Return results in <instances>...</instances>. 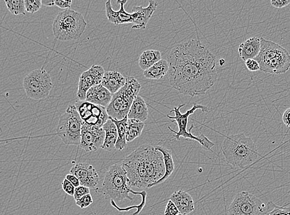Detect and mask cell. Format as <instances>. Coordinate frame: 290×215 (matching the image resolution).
<instances>
[{
    "label": "cell",
    "instance_id": "obj_1",
    "mask_svg": "<svg viewBox=\"0 0 290 215\" xmlns=\"http://www.w3.org/2000/svg\"><path fill=\"white\" fill-rule=\"evenodd\" d=\"M169 82L183 95H204L218 79L216 57L199 40L175 46L168 57Z\"/></svg>",
    "mask_w": 290,
    "mask_h": 215
},
{
    "label": "cell",
    "instance_id": "obj_2",
    "mask_svg": "<svg viewBox=\"0 0 290 215\" xmlns=\"http://www.w3.org/2000/svg\"><path fill=\"white\" fill-rule=\"evenodd\" d=\"M131 187L151 188L165 174L163 156L151 145H141L122 162Z\"/></svg>",
    "mask_w": 290,
    "mask_h": 215
},
{
    "label": "cell",
    "instance_id": "obj_3",
    "mask_svg": "<svg viewBox=\"0 0 290 215\" xmlns=\"http://www.w3.org/2000/svg\"><path fill=\"white\" fill-rule=\"evenodd\" d=\"M222 150L226 162L235 168L248 167L259 157L253 140L243 133L226 137Z\"/></svg>",
    "mask_w": 290,
    "mask_h": 215
},
{
    "label": "cell",
    "instance_id": "obj_4",
    "mask_svg": "<svg viewBox=\"0 0 290 215\" xmlns=\"http://www.w3.org/2000/svg\"><path fill=\"white\" fill-rule=\"evenodd\" d=\"M129 180L122 162L116 163L108 168L106 172L102 183V191L106 199L119 203L128 199L133 200L130 194L140 195L141 201H146L147 193L146 191L135 192L132 190Z\"/></svg>",
    "mask_w": 290,
    "mask_h": 215
},
{
    "label": "cell",
    "instance_id": "obj_5",
    "mask_svg": "<svg viewBox=\"0 0 290 215\" xmlns=\"http://www.w3.org/2000/svg\"><path fill=\"white\" fill-rule=\"evenodd\" d=\"M86 26L87 22L81 13L68 9L57 14L53 24V32L60 41H75L81 37Z\"/></svg>",
    "mask_w": 290,
    "mask_h": 215
},
{
    "label": "cell",
    "instance_id": "obj_6",
    "mask_svg": "<svg viewBox=\"0 0 290 215\" xmlns=\"http://www.w3.org/2000/svg\"><path fill=\"white\" fill-rule=\"evenodd\" d=\"M185 105V104H183L179 106V107L174 108L173 110H171L170 113H173L175 116H170L169 115L166 116L169 119L173 120L172 122H176L178 127H179V131L173 130L170 127H168L169 130L174 133L173 137L177 140H180L182 137H183L186 140H195V141L199 142L200 145L205 148V150L212 151V148L215 145L214 143L211 141L205 135L200 134L199 136H194L193 134H192L191 130L194 127L193 125H191V128H189V131L187 130L189 116L193 114L195 111L197 110L202 111L203 113H209V109L206 105L195 103L192 105L191 110H189L185 114H182L181 113L180 110L181 108Z\"/></svg>",
    "mask_w": 290,
    "mask_h": 215
},
{
    "label": "cell",
    "instance_id": "obj_7",
    "mask_svg": "<svg viewBox=\"0 0 290 215\" xmlns=\"http://www.w3.org/2000/svg\"><path fill=\"white\" fill-rule=\"evenodd\" d=\"M140 88L141 85L134 77L126 78L125 85L113 94L111 101L107 108L109 117L120 120L128 116L134 99L138 96Z\"/></svg>",
    "mask_w": 290,
    "mask_h": 215
},
{
    "label": "cell",
    "instance_id": "obj_8",
    "mask_svg": "<svg viewBox=\"0 0 290 215\" xmlns=\"http://www.w3.org/2000/svg\"><path fill=\"white\" fill-rule=\"evenodd\" d=\"M82 125V120L75 105L69 106L60 117L56 128L57 135L66 145H80Z\"/></svg>",
    "mask_w": 290,
    "mask_h": 215
},
{
    "label": "cell",
    "instance_id": "obj_9",
    "mask_svg": "<svg viewBox=\"0 0 290 215\" xmlns=\"http://www.w3.org/2000/svg\"><path fill=\"white\" fill-rule=\"evenodd\" d=\"M23 86L26 95L35 100L47 98L53 87L50 74L44 69L28 73L23 81Z\"/></svg>",
    "mask_w": 290,
    "mask_h": 215
},
{
    "label": "cell",
    "instance_id": "obj_10",
    "mask_svg": "<svg viewBox=\"0 0 290 215\" xmlns=\"http://www.w3.org/2000/svg\"><path fill=\"white\" fill-rule=\"evenodd\" d=\"M268 206L248 192H241L235 197L229 206V215H267Z\"/></svg>",
    "mask_w": 290,
    "mask_h": 215
},
{
    "label": "cell",
    "instance_id": "obj_11",
    "mask_svg": "<svg viewBox=\"0 0 290 215\" xmlns=\"http://www.w3.org/2000/svg\"><path fill=\"white\" fill-rule=\"evenodd\" d=\"M76 108L82 120L83 124L92 127L102 128L110 118L107 108L101 105L92 104L86 101H78Z\"/></svg>",
    "mask_w": 290,
    "mask_h": 215
},
{
    "label": "cell",
    "instance_id": "obj_12",
    "mask_svg": "<svg viewBox=\"0 0 290 215\" xmlns=\"http://www.w3.org/2000/svg\"><path fill=\"white\" fill-rule=\"evenodd\" d=\"M105 133L103 128L90 127L83 124L79 147L88 153L102 148Z\"/></svg>",
    "mask_w": 290,
    "mask_h": 215
},
{
    "label": "cell",
    "instance_id": "obj_13",
    "mask_svg": "<svg viewBox=\"0 0 290 215\" xmlns=\"http://www.w3.org/2000/svg\"><path fill=\"white\" fill-rule=\"evenodd\" d=\"M104 69L100 65H93L80 76L77 96L80 101H84L88 91L94 86L101 84Z\"/></svg>",
    "mask_w": 290,
    "mask_h": 215
},
{
    "label": "cell",
    "instance_id": "obj_14",
    "mask_svg": "<svg viewBox=\"0 0 290 215\" xmlns=\"http://www.w3.org/2000/svg\"><path fill=\"white\" fill-rule=\"evenodd\" d=\"M70 174L79 179L80 185L92 189H97L100 182L98 172L93 165L79 163L71 168Z\"/></svg>",
    "mask_w": 290,
    "mask_h": 215
},
{
    "label": "cell",
    "instance_id": "obj_15",
    "mask_svg": "<svg viewBox=\"0 0 290 215\" xmlns=\"http://www.w3.org/2000/svg\"><path fill=\"white\" fill-rule=\"evenodd\" d=\"M157 2L151 0L149 2L148 7L143 8L140 6H135L132 9V16H133V23L134 25L132 28L133 30H145L148 23L151 18L157 7Z\"/></svg>",
    "mask_w": 290,
    "mask_h": 215
},
{
    "label": "cell",
    "instance_id": "obj_16",
    "mask_svg": "<svg viewBox=\"0 0 290 215\" xmlns=\"http://www.w3.org/2000/svg\"><path fill=\"white\" fill-rule=\"evenodd\" d=\"M260 71L266 73H285L290 68V54L287 50L260 66Z\"/></svg>",
    "mask_w": 290,
    "mask_h": 215
},
{
    "label": "cell",
    "instance_id": "obj_17",
    "mask_svg": "<svg viewBox=\"0 0 290 215\" xmlns=\"http://www.w3.org/2000/svg\"><path fill=\"white\" fill-rule=\"evenodd\" d=\"M127 0H119L118 4L120 5L119 11H115L112 8L110 0H108L105 4L106 16L108 21L114 25H120L133 23V16L132 14L126 12L125 6L127 4Z\"/></svg>",
    "mask_w": 290,
    "mask_h": 215
},
{
    "label": "cell",
    "instance_id": "obj_18",
    "mask_svg": "<svg viewBox=\"0 0 290 215\" xmlns=\"http://www.w3.org/2000/svg\"><path fill=\"white\" fill-rule=\"evenodd\" d=\"M260 50L259 55L254 60L259 63V65L265 64L269 60L275 58L286 49L279 44L274 42L268 41L260 37Z\"/></svg>",
    "mask_w": 290,
    "mask_h": 215
},
{
    "label": "cell",
    "instance_id": "obj_19",
    "mask_svg": "<svg viewBox=\"0 0 290 215\" xmlns=\"http://www.w3.org/2000/svg\"><path fill=\"white\" fill-rule=\"evenodd\" d=\"M112 97L113 94L100 84L94 86L88 90L85 100L92 104L107 108L111 101Z\"/></svg>",
    "mask_w": 290,
    "mask_h": 215
},
{
    "label": "cell",
    "instance_id": "obj_20",
    "mask_svg": "<svg viewBox=\"0 0 290 215\" xmlns=\"http://www.w3.org/2000/svg\"><path fill=\"white\" fill-rule=\"evenodd\" d=\"M170 200L177 206L181 214H188L194 210L193 199L187 192L182 190L175 192Z\"/></svg>",
    "mask_w": 290,
    "mask_h": 215
},
{
    "label": "cell",
    "instance_id": "obj_21",
    "mask_svg": "<svg viewBox=\"0 0 290 215\" xmlns=\"http://www.w3.org/2000/svg\"><path fill=\"white\" fill-rule=\"evenodd\" d=\"M260 50V39L256 37L247 39L241 43L238 48L240 57L244 61L254 59L259 55Z\"/></svg>",
    "mask_w": 290,
    "mask_h": 215
},
{
    "label": "cell",
    "instance_id": "obj_22",
    "mask_svg": "<svg viewBox=\"0 0 290 215\" xmlns=\"http://www.w3.org/2000/svg\"><path fill=\"white\" fill-rule=\"evenodd\" d=\"M126 78L116 71H107L103 75L101 85L113 94H115L126 84Z\"/></svg>",
    "mask_w": 290,
    "mask_h": 215
},
{
    "label": "cell",
    "instance_id": "obj_23",
    "mask_svg": "<svg viewBox=\"0 0 290 215\" xmlns=\"http://www.w3.org/2000/svg\"><path fill=\"white\" fill-rule=\"evenodd\" d=\"M149 116V111L147 104L144 99L139 95L136 97L132 104L128 114V119L138 120L144 122Z\"/></svg>",
    "mask_w": 290,
    "mask_h": 215
},
{
    "label": "cell",
    "instance_id": "obj_24",
    "mask_svg": "<svg viewBox=\"0 0 290 215\" xmlns=\"http://www.w3.org/2000/svg\"><path fill=\"white\" fill-rule=\"evenodd\" d=\"M102 128L105 131V137L102 149L108 151L116 150V145L119 138L116 125L110 118H109Z\"/></svg>",
    "mask_w": 290,
    "mask_h": 215
},
{
    "label": "cell",
    "instance_id": "obj_25",
    "mask_svg": "<svg viewBox=\"0 0 290 215\" xmlns=\"http://www.w3.org/2000/svg\"><path fill=\"white\" fill-rule=\"evenodd\" d=\"M170 65L166 60H161L147 70L143 71V76L149 79H160L168 73Z\"/></svg>",
    "mask_w": 290,
    "mask_h": 215
},
{
    "label": "cell",
    "instance_id": "obj_26",
    "mask_svg": "<svg viewBox=\"0 0 290 215\" xmlns=\"http://www.w3.org/2000/svg\"><path fill=\"white\" fill-rule=\"evenodd\" d=\"M155 148H156L158 151H160L163 154L165 166V174L162 179L158 180V181L154 183V184H152L151 187L164 182L165 180L171 176L175 170V164L171 151L166 148L160 147V146H157V147H155Z\"/></svg>",
    "mask_w": 290,
    "mask_h": 215
},
{
    "label": "cell",
    "instance_id": "obj_27",
    "mask_svg": "<svg viewBox=\"0 0 290 215\" xmlns=\"http://www.w3.org/2000/svg\"><path fill=\"white\" fill-rule=\"evenodd\" d=\"M161 60H162V54L160 51L156 50H146L139 57V67L142 70L146 71Z\"/></svg>",
    "mask_w": 290,
    "mask_h": 215
},
{
    "label": "cell",
    "instance_id": "obj_28",
    "mask_svg": "<svg viewBox=\"0 0 290 215\" xmlns=\"http://www.w3.org/2000/svg\"><path fill=\"white\" fill-rule=\"evenodd\" d=\"M114 124L116 125L118 130V134H119V138H118V141L116 145V150L122 151L126 148L127 145V142H126V128H127L128 123V116L122 120H117L111 117H110Z\"/></svg>",
    "mask_w": 290,
    "mask_h": 215
},
{
    "label": "cell",
    "instance_id": "obj_29",
    "mask_svg": "<svg viewBox=\"0 0 290 215\" xmlns=\"http://www.w3.org/2000/svg\"><path fill=\"white\" fill-rule=\"evenodd\" d=\"M144 127V122L138 120L128 119L126 128V142L130 143L141 136Z\"/></svg>",
    "mask_w": 290,
    "mask_h": 215
},
{
    "label": "cell",
    "instance_id": "obj_30",
    "mask_svg": "<svg viewBox=\"0 0 290 215\" xmlns=\"http://www.w3.org/2000/svg\"><path fill=\"white\" fill-rule=\"evenodd\" d=\"M8 11L14 15H25V1L24 0H10L5 1Z\"/></svg>",
    "mask_w": 290,
    "mask_h": 215
},
{
    "label": "cell",
    "instance_id": "obj_31",
    "mask_svg": "<svg viewBox=\"0 0 290 215\" xmlns=\"http://www.w3.org/2000/svg\"><path fill=\"white\" fill-rule=\"evenodd\" d=\"M268 213L267 215H290V206H280L275 205L274 202L268 203Z\"/></svg>",
    "mask_w": 290,
    "mask_h": 215
},
{
    "label": "cell",
    "instance_id": "obj_32",
    "mask_svg": "<svg viewBox=\"0 0 290 215\" xmlns=\"http://www.w3.org/2000/svg\"><path fill=\"white\" fill-rule=\"evenodd\" d=\"M42 3L41 0H25V9L28 13L34 14L41 8Z\"/></svg>",
    "mask_w": 290,
    "mask_h": 215
},
{
    "label": "cell",
    "instance_id": "obj_33",
    "mask_svg": "<svg viewBox=\"0 0 290 215\" xmlns=\"http://www.w3.org/2000/svg\"><path fill=\"white\" fill-rule=\"evenodd\" d=\"M76 205L78 206L80 208L84 209L88 208L94 203L93 197L91 194L86 195V196L80 198V199L76 200Z\"/></svg>",
    "mask_w": 290,
    "mask_h": 215
},
{
    "label": "cell",
    "instance_id": "obj_34",
    "mask_svg": "<svg viewBox=\"0 0 290 215\" xmlns=\"http://www.w3.org/2000/svg\"><path fill=\"white\" fill-rule=\"evenodd\" d=\"M90 194V189L85 187V186L80 185L75 189V193L74 195V200H77L86 195Z\"/></svg>",
    "mask_w": 290,
    "mask_h": 215
},
{
    "label": "cell",
    "instance_id": "obj_35",
    "mask_svg": "<svg viewBox=\"0 0 290 215\" xmlns=\"http://www.w3.org/2000/svg\"><path fill=\"white\" fill-rule=\"evenodd\" d=\"M62 189L63 191L69 196H74L76 187L66 178L63 180L62 182Z\"/></svg>",
    "mask_w": 290,
    "mask_h": 215
},
{
    "label": "cell",
    "instance_id": "obj_36",
    "mask_svg": "<svg viewBox=\"0 0 290 215\" xmlns=\"http://www.w3.org/2000/svg\"><path fill=\"white\" fill-rule=\"evenodd\" d=\"M180 213V211L177 206L171 200H169L166 206L164 215H178Z\"/></svg>",
    "mask_w": 290,
    "mask_h": 215
},
{
    "label": "cell",
    "instance_id": "obj_37",
    "mask_svg": "<svg viewBox=\"0 0 290 215\" xmlns=\"http://www.w3.org/2000/svg\"><path fill=\"white\" fill-rule=\"evenodd\" d=\"M245 65L247 68L250 71H257L260 70V65L256 60L254 59H249L246 60Z\"/></svg>",
    "mask_w": 290,
    "mask_h": 215
},
{
    "label": "cell",
    "instance_id": "obj_38",
    "mask_svg": "<svg viewBox=\"0 0 290 215\" xmlns=\"http://www.w3.org/2000/svg\"><path fill=\"white\" fill-rule=\"evenodd\" d=\"M272 7L276 8H282L290 4V0H271Z\"/></svg>",
    "mask_w": 290,
    "mask_h": 215
},
{
    "label": "cell",
    "instance_id": "obj_39",
    "mask_svg": "<svg viewBox=\"0 0 290 215\" xmlns=\"http://www.w3.org/2000/svg\"><path fill=\"white\" fill-rule=\"evenodd\" d=\"M72 3L73 2L71 0H70V1H62V0H56V1H54V4L63 10L70 9L71 7Z\"/></svg>",
    "mask_w": 290,
    "mask_h": 215
},
{
    "label": "cell",
    "instance_id": "obj_40",
    "mask_svg": "<svg viewBox=\"0 0 290 215\" xmlns=\"http://www.w3.org/2000/svg\"><path fill=\"white\" fill-rule=\"evenodd\" d=\"M65 178L68 180L76 188L80 185L79 179L73 174H68L66 176Z\"/></svg>",
    "mask_w": 290,
    "mask_h": 215
},
{
    "label": "cell",
    "instance_id": "obj_41",
    "mask_svg": "<svg viewBox=\"0 0 290 215\" xmlns=\"http://www.w3.org/2000/svg\"><path fill=\"white\" fill-rule=\"evenodd\" d=\"M282 121L287 127L290 128V108L284 112L282 116Z\"/></svg>",
    "mask_w": 290,
    "mask_h": 215
},
{
    "label": "cell",
    "instance_id": "obj_42",
    "mask_svg": "<svg viewBox=\"0 0 290 215\" xmlns=\"http://www.w3.org/2000/svg\"><path fill=\"white\" fill-rule=\"evenodd\" d=\"M42 3V5H44L45 7H53L55 5L54 0H43Z\"/></svg>",
    "mask_w": 290,
    "mask_h": 215
},
{
    "label": "cell",
    "instance_id": "obj_43",
    "mask_svg": "<svg viewBox=\"0 0 290 215\" xmlns=\"http://www.w3.org/2000/svg\"><path fill=\"white\" fill-rule=\"evenodd\" d=\"M219 64L220 66H223L224 64H225V60L224 59H220L219 60Z\"/></svg>",
    "mask_w": 290,
    "mask_h": 215
},
{
    "label": "cell",
    "instance_id": "obj_44",
    "mask_svg": "<svg viewBox=\"0 0 290 215\" xmlns=\"http://www.w3.org/2000/svg\"><path fill=\"white\" fill-rule=\"evenodd\" d=\"M178 215H188V214H183L180 213L179 214H178Z\"/></svg>",
    "mask_w": 290,
    "mask_h": 215
}]
</instances>
